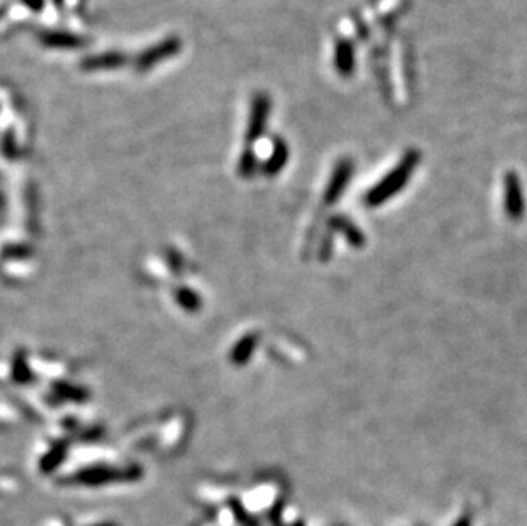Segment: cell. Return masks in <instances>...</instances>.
<instances>
[{
    "instance_id": "obj_1",
    "label": "cell",
    "mask_w": 527,
    "mask_h": 526,
    "mask_svg": "<svg viewBox=\"0 0 527 526\" xmlns=\"http://www.w3.org/2000/svg\"><path fill=\"white\" fill-rule=\"evenodd\" d=\"M420 152L411 149V151L404 152V156L401 158V161L392 168L391 171L381 180L379 183H376L371 190L367 191L365 195V203L369 207H379L383 203H386L388 200H391L392 197L399 194L404 187H406L410 178L415 173L416 166L420 163Z\"/></svg>"
},
{
    "instance_id": "obj_2",
    "label": "cell",
    "mask_w": 527,
    "mask_h": 526,
    "mask_svg": "<svg viewBox=\"0 0 527 526\" xmlns=\"http://www.w3.org/2000/svg\"><path fill=\"white\" fill-rule=\"evenodd\" d=\"M503 203H505V214L510 221H521L524 217V190H522L521 176L515 171H507L503 176Z\"/></svg>"
},
{
    "instance_id": "obj_3",
    "label": "cell",
    "mask_w": 527,
    "mask_h": 526,
    "mask_svg": "<svg viewBox=\"0 0 527 526\" xmlns=\"http://www.w3.org/2000/svg\"><path fill=\"white\" fill-rule=\"evenodd\" d=\"M183 48V43L178 36H169L166 40L159 41L152 48L144 50L135 60V67L139 72H147V70L154 69L160 62H166L167 58L178 55Z\"/></svg>"
},
{
    "instance_id": "obj_4",
    "label": "cell",
    "mask_w": 527,
    "mask_h": 526,
    "mask_svg": "<svg viewBox=\"0 0 527 526\" xmlns=\"http://www.w3.org/2000/svg\"><path fill=\"white\" fill-rule=\"evenodd\" d=\"M271 112V100L266 93H256L253 97L249 109V119H247V128H246V139L249 142H254L265 132L266 123H268V116Z\"/></svg>"
},
{
    "instance_id": "obj_5",
    "label": "cell",
    "mask_w": 527,
    "mask_h": 526,
    "mask_svg": "<svg viewBox=\"0 0 527 526\" xmlns=\"http://www.w3.org/2000/svg\"><path fill=\"white\" fill-rule=\"evenodd\" d=\"M352 175H353L352 159L345 158V159L338 161L336 166H334L331 178H329L328 187H326V190H324V202L328 203V205H333V203H336L338 200L341 198V195H343L345 190H347Z\"/></svg>"
},
{
    "instance_id": "obj_6",
    "label": "cell",
    "mask_w": 527,
    "mask_h": 526,
    "mask_svg": "<svg viewBox=\"0 0 527 526\" xmlns=\"http://www.w3.org/2000/svg\"><path fill=\"white\" fill-rule=\"evenodd\" d=\"M38 41L41 43L45 48L52 50H78L84 45V40L77 34L69 33V31H57V29H48V31H39Z\"/></svg>"
},
{
    "instance_id": "obj_7",
    "label": "cell",
    "mask_w": 527,
    "mask_h": 526,
    "mask_svg": "<svg viewBox=\"0 0 527 526\" xmlns=\"http://www.w3.org/2000/svg\"><path fill=\"white\" fill-rule=\"evenodd\" d=\"M333 64L341 77H352L355 72V46L345 38H338L334 43Z\"/></svg>"
},
{
    "instance_id": "obj_8",
    "label": "cell",
    "mask_w": 527,
    "mask_h": 526,
    "mask_svg": "<svg viewBox=\"0 0 527 526\" xmlns=\"http://www.w3.org/2000/svg\"><path fill=\"white\" fill-rule=\"evenodd\" d=\"M128 64V57L121 52H104L97 55H90L81 62V69L94 72V70H113L120 69Z\"/></svg>"
},
{
    "instance_id": "obj_9",
    "label": "cell",
    "mask_w": 527,
    "mask_h": 526,
    "mask_svg": "<svg viewBox=\"0 0 527 526\" xmlns=\"http://www.w3.org/2000/svg\"><path fill=\"white\" fill-rule=\"evenodd\" d=\"M329 224H331L333 229H336L338 233L343 234L345 239L348 241V245H352L353 248H362V246L365 245V236L360 231V227H357L355 224L345 217V215H334Z\"/></svg>"
},
{
    "instance_id": "obj_10",
    "label": "cell",
    "mask_w": 527,
    "mask_h": 526,
    "mask_svg": "<svg viewBox=\"0 0 527 526\" xmlns=\"http://www.w3.org/2000/svg\"><path fill=\"white\" fill-rule=\"evenodd\" d=\"M287 161H289V147L283 140L277 139L273 144V151H271L268 161L265 164L266 175H277L282 171V168L285 166Z\"/></svg>"
},
{
    "instance_id": "obj_11",
    "label": "cell",
    "mask_w": 527,
    "mask_h": 526,
    "mask_svg": "<svg viewBox=\"0 0 527 526\" xmlns=\"http://www.w3.org/2000/svg\"><path fill=\"white\" fill-rule=\"evenodd\" d=\"M239 168H241L242 175H251V173L254 171V168H256V158H254L253 152L246 151L245 154H242L241 163H239Z\"/></svg>"
},
{
    "instance_id": "obj_12",
    "label": "cell",
    "mask_w": 527,
    "mask_h": 526,
    "mask_svg": "<svg viewBox=\"0 0 527 526\" xmlns=\"http://www.w3.org/2000/svg\"><path fill=\"white\" fill-rule=\"evenodd\" d=\"M21 4L27 7L31 13H41L45 9V0H21Z\"/></svg>"
},
{
    "instance_id": "obj_13",
    "label": "cell",
    "mask_w": 527,
    "mask_h": 526,
    "mask_svg": "<svg viewBox=\"0 0 527 526\" xmlns=\"http://www.w3.org/2000/svg\"><path fill=\"white\" fill-rule=\"evenodd\" d=\"M454 526H471V516H470V514H464V516L459 518V520L454 523Z\"/></svg>"
},
{
    "instance_id": "obj_14",
    "label": "cell",
    "mask_w": 527,
    "mask_h": 526,
    "mask_svg": "<svg viewBox=\"0 0 527 526\" xmlns=\"http://www.w3.org/2000/svg\"><path fill=\"white\" fill-rule=\"evenodd\" d=\"M4 13H6V7H0V18H2Z\"/></svg>"
}]
</instances>
